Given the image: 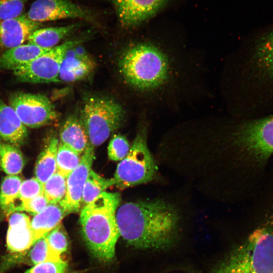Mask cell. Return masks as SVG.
<instances>
[{
	"label": "cell",
	"instance_id": "cell-33",
	"mask_svg": "<svg viewBox=\"0 0 273 273\" xmlns=\"http://www.w3.org/2000/svg\"><path fill=\"white\" fill-rule=\"evenodd\" d=\"M49 204L43 194H41L22 204L20 212L26 211L35 215L44 210Z\"/></svg>",
	"mask_w": 273,
	"mask_h": 273
},
{
	"label": "cell",
	"instance_id": "cell-3",
	"mask_svg": "<svg viewBox=\"0 0 273 273\" xmlns=\"http://www.w3.org/2000/svg\"><path fill=\"white\" fill-rule=\"evenodd\" d=\"M118 66L125 82L142 92L162 91L171 82L174 74L169 55L149 42L126 48L119 58Z\"/></svg>",
	"mask_w": 273,
	"mask_h": 273
},
{
	"label": "cell",
	"instance_id": "cell-13",
	"mask_svg": "<svg viewBox=\"0 0 273 273\" xmlns=\"http://www.w3.org/2000/svg\"><path fill=\"white\" fill-rule=\"evenodd\" d=\"M96 63L85 49L79 44L66 51L59 74V81L74 82L88 77L94 70Z\"/></svg>",
	"mask_w": 273,
	"mask_h": 273
},
{
	"label": "cell",
	"instance_id": "cell-5",
	"mask_svg": "<svg viewBox=\"0 0 273 273\" xmlns=\"http://www.w3.org/2000/svg\"><path fill=\"white\" fill-rule=\"evenodd\" d=\"M79 116L90 144H102L122 123L125 112L116 100L107 97L89 96L84 99Z\"/></svg>",
	"mask_w": 273,
	"mask_h": 273
},
{
	"label": "cell",
	"instance_id": "cell-19",
	"mask_svg": "<svg viewBox=\"0 0 273 273\" xmlns=\"http://www.w3.org/2000/svg\"><path fill=\"white\" fill-rule=\"evenodd\" d=\"M67 215L59 204H49L44 210L34 215L31 220V227L34 243L60 224Z\"/></svg>",
	"mask_w": 273,
	"mask_h": 273
},
{
	"label": "cell",
	"instance_id": "cell-23",
	"mask_svg": "<svg viewBox=\"0 0 273 273\" xmlns=\"http://www.w3.org/2000/svg\"><path fill=\"white\" fill-rule=\"evenodd\" d=\"M1 167L8 175H17L22 171L25 165L24 156L14 145L0 141Z\"/></svg>",
	"mask_w": 273,
	"mask_h": 273
},
{
	"label": "cell",
	"instance_id": "cell-25",
	"mask_svg": "<svg viewBox=\"0 0 273 273\" xmlns=\"http://www.w3.org/2000/svg\"><path fill=\"white\" fill-rule=\"evenodd\" d=\"M81 158L74 150L59 143L56 155L57 171L67 177L79 164Z\"/></svg>",
	"mask_w": 273,
	"mask_h": 273
},
{
	"label": "cell",
	"instance_id": "cell-27",
	"mask_svg": "<svg viewBox=\"0 0 273 273\" xmlns=\"http://www.w3.org/2000/svg\"><path fill=\"white\" fill-rule=\"evenodd\" d=\"M30 249L29 257L33 265L61 259L60 255L51 249L46 237L38 240Z\"/></svg>",
	"mask_w": 273,
	"mask_h": 273
},
{
	"label": "cell",
	"instance_id": "cell-1",
	"mask_svg": "<svg viewBox=\"0 0 273 273\" xmlns=\"http://www.w3.org/2000/svg\"><path fill=\"white\" fill-rule=\"evenodd\" d=\"M116 221L120 236L130 246L163 250L177 238L180 215L174 205L156 199L123 204L117 210Z\"/></svg>",
	"mask_w": 273,
	"mask_h": 273
},
{
	"label": "cell",
	"instance_id": "cell-26",
	"mask_svg": "<svg viewBox=\"0 0 273 273\" xmlns=\"http://www.w3.org/2000/svg\"><path fill=\"white\" fill-rule=\"evenodd\" d=\"M67 177L55 172L44 184L43 194L49 204H59L65 196Z\"/></svg>",
	"mask_w": 273,
	"mask_h": 273
},
{
	"label": "cell",
	"instance_id": "cell-8",
	"mask_svg": "<svg viewBox=\"0 0 273 273\" xmlns=\"http://www.w3.org/2000/svg\"><path fill=\"white\" fill-rule=\"evenodd\" d=\"M9 105L14 110L23 124L30 128L49 124L58 116L52 101L42 94L14 93L9 98Z\"/></svg>",
	"mask_w": 273,
	"mask_h": 273
},
{
	"label": "cell",
	"instance_id": "cell-20",
	"mask_svg": "<svg viewBox=\"0 0 273 273\" xmlns=\"http://www.w3.org/2000/svg\"><path fill=\"white\" fill-rule=\"evenodd\" d=\"M79 24L63 26L39 28L35 30L27 40L28 43L51 49L57 46L63 39L73 33L79 27Z\"/></svg>",
	"mask_w": 273,
	"mask_h": 273
},
{
	"label": "cell",
	"instance_id": "cell-6",
	"mask_svg": "<svg viewBox=\"0 0 273 273\" xmlns=\"http://www.w3.org/2000/svg\"><path fill=\"white\" fill-rule=\"evenodd\" d=\"M146 130L136 135L127 155L118 164L114 185L120 189L146 183L156 176L157 167L147 143Z\"/></svg>",
	"mask_w": 273,
	"mask_h": 273
},
{
	"label": "cell",
	"instance_id": "cell-34",
	"mask_svg": "<svg viewBox=\"0 0 273 273\" xmlns=\"http://www.w3.org/2000/svg\"><path fill=\"white\" fill-rule=\"evenodd\" d=\"M212 273H237L224 260Z\"/></svg>",
	"mask_w": 273,
	"mask_h": 273
},
{
	"label": "cell",
	"instance_id": "cell-4",
	"mask_svg": "<svg viewBox=\"0 0 273 273\" xmlns=\"http://www.w3.org/2000/svg\"><path fill=\"white\" fill-rule=\"evenodd\" d=\"M120 201L117 193L104 192L81 210L79 222L82 238L92 254L109 262L115 257L120 237L116 211Z\"/></svg>",
	"mask_w": 273,
	"mask_h": 273
},
{
	"label": "cell",
	"instance_id": "cell-15",
	"mask_svg": "<svg viewBox=\"0 0 273 273\" xmlns=\"http://www.w3.org/2000/svg\"><path fill=\"white\" fill-rule=\"evenodd\" d=\"M6 243L12 253L25 252L34 244L31 220L27 215L17 212L9 216Z\"/></svg>",
	"mask_w": 273,
	"mask_h": 273
},
{
	"label": "cell",
	"instance_id": "cell-18",
	"mask_svg": "<svg viewBox=\"0 0 273 273\" xmlns=\"http://www.w3.org/2000/svg\"><path fill=\"white\" fill-rule=\"evenodd\" d=\"M49 50L28 43L11 48L0 55V70L13 71Z\"/></svg>",
	"mask_w": 273,
	"mask_h": 273
},
{
	"label": "cell",
	"instance_id": "cell-35",
	"mask_svg": "<svg viewBox=\"0 0 273 273\" xmlns=\"http://www.w3.org/2000/svg\"><path fill=\"white\" fill-rule=\"evenodd\" d=\"M1 168V162H0V168Z\"/></svg>",
	"mask_w": 273,
	"mask_h": 273
},
{
	"label": "cell",
	"instance_id": "cell-32",
	"mask_svg": "<svg viewBox=\"0 0 273 273\" xmlns=\"http://www.w3.org/2000/svg\"><path fill=\"white\" fill-rule=\"evenodd\" d=\"M67 268V262L60 259L36 264L24 273H66Z\"/></svg>",
	"mask_w": 273,
	"mask_h": 273
},
{
	"label": "cell",
	"instance_id": "cell-17",
	"mask_svg": "<svg viewBox=\"0 0 273 273\" xmlns=\"http://www.w3.org/2000/svg\"><path fill=\"white\" fill-rule=\"evenodd\" d=\"M60 138L61 143L82 155L89 141L78 112L66 119L60 129Z\"/></svg>",
	"mask_w": 273,
	"mask_h": 273
},
{
	"label": "cell",
	"instance_id": "cell-7",
	"mask_svg": "<svg viewBox=\"0 0 273 273\" xmlns=\"http://www.w3.org/2000/svg\"><path fill=\"white\" fill-rule=\"evenodd\" d=\"M82 39L70 40L59 44L26 65L13 70L20 81L34 83L58 82L61 65L66 51L80 44Z\"/></svg>",
	"mask_w": 273,
	"mask_h": 273
},
{
	"label": "cell",
	"instance_id": "cell-28",
	"mask_svg": "<svg viewBox=\"0 0 273 273\" xmlns=\"http://www.w3.org/2000/svg\"><path fill=\"white\" fill-rule=\"evenodd\" d=\"M43 184L35 177L22 181L18 197L19 203L18 212H20L22 204L43 194Z\"/></svg>",
	"mask_w": 273,
	"mask_h": 273
},
{
	"label": "cell",
	"instance_id": "cell-16",
	"mask_svg": "<svg viewBox=\"0 0 273 273\" xmlns=\"http://www.w3.org/2000/svg\"><path fill=\"white\" fill-rule=\"evenodd\" d=\"M27 136V128L14 110L0 99V141L18 147Z\"/></svg>",
	"mask_w": 273,
	"mask_h": 273
},
{
	"label": "cell",
	"instance_id": "cell-30",
	"mask_svg": "<svg viewBox=\"0 0 273 273\" xmlns=\"http://www.w3.org/2000/svg\"><path fill=\"white\" fill-rule=\"evenodd\" d=\"M60 224L46 237L51 249L61 256L62 253L67 250L68 241L66 233Z\"/></svg>",
	"mask_w": 273,
	"mask_h": 273
},
{
	"label": "cell",
	"instance_id": "cell-11",
	"mask_svg": "<svg viewBox=\"0 0 273 273\" xmlns=\"http://www.w3.org/2000/svg\"><path fill=\"white\" fill-rule=\"evenodd\" d=\"M94 148L89 143L79 164L67 177L66 195L59 204L67 215L78 212L80 209L83 187L94 159Z\"/></svg>",
	"mask_w": 273,
	"mask_h": 273
},
{
	"label": "cell",
	"instance_id": "cell-21",
	"mask_svg": "<svg viewBox=\"0 0 273 273\" xmlns=\"http://www.w3.org/2000/svg\"><path fill=\"white\" fill-rule=\"evenodd\" d=\"M22 183L17 175H8L2 180L0 187V208L7 216L17 212L18 194Z\"/></svg>",
	"mask_w": 273,
	"mask_h": 273
},
{
	"label": "cell",
	"instance_id": "cell-10",
	"mask_svg": "<svg viewBox=\"0 0 273 273\" xmlns=\"http://www.w3.org/2000/svg\"><path fill=\"white\" fill-rule=\"evenodd\" d=\"M25 15L29 19L39 23L68 18L89 21L95 19L92 11L69 0H36Z\"/></svg>",
	"mask_w": 273,
	"mask_h": 273
},
{
	"label": "cell",
	"instance_id": "cell-22",
	"mask_svg": "<svg viewBox=\"0 0 273 273\" xmlns=\"http://www.w3.org/2000/svg\"><path fill=\"white\" fill-rule=\"evenodd\" d=\"M59 144L57 139L51 138L36 161L34 174L43 184L57 171L56 155Z\"/></svg>",
	"mask_w": 273,
	"mask_h": 273
},
{
	"label": "cell",
	"instance_id": "cell-9",
	"mask_svg": "<svg viewBox=\"0 0 273 273\" xmlns=\"http://www.w3.org/2000/svg\"><path fill=\"white\" fill-rule=\"evenodd\" d=\"M248 68L251 79L259 89L273 92V25L256 40Z\"/></svg>",
	"mask_w": 273,
	"mask_h": 273
},
{
	"label": "cell",
	"instance_id": "cell-29",
	"mask_svg": "<svg viewBox=\"0 0 273 273\" xmlns=\"http://www.w3.org/2000/svg\"><path fill=\"white\" fill-rule=\"evenodd\" d=\"M130 149V145L125 136L119 134H115L108 147V157L113 161H121L127 155Z\"/></svg>",
	"mask_w": 273,
	"mask_h": 273
},
{
	"label": "cell",
	"instance_id": "cell-14",
	"mask_svg": "<svg viewBox=\"0 0 273 273\" xmlns=\"http://www.w3.org/2000/svg\"><path fill=\"white\" fill-rule=\"evenodd\" d=\"M41 26V23L29 19L25 14L14 18L0 20V51L4 52L24 44Z\"/></svg>",
	"mask_w": 273,
	"mask_h": 273
},
{
	"label": "cell",
	"instance_id": "cell-24",
	"mask_svg": "<svg viewBox=\"0 0 273 273\" xmlns=\"http://www.w3.org/2000/svg\"><path fill=\"white\" fill-rule=\"evenodd\" d=\"M113 185V178H105L91 169L83 187L82 203L85 205L88 204Z\"/></svg>",
	"mask_w": 273,
	"mask_h": 273
},
{
	"label": "cell",
	"instance_id": "cell-12",
	"mask_svg": "<svg viewBox=\"0 0 273 273\" xmlns=\"http://www.w3.org/2000/svg\"><path fill=\"white\" fill-rule=\"evenodd\" d=\"M114 5L121 25L130 28L151 18L168 0H110Z\"/></svg>",
	"mask_w": 273,
	"mask_h": 273
},
{
	"label": "cell",
	"instance_id": "cell-2",
	"mask_svg": "<svg viewBox=\"0 0 273 273\" xmlns=\"http://www.w3.org/2000/svg\"><path fill=\"white\" fill-rule=\"evenodd\" d=\"M231 146L250 198L260 186L273 158V115L239 123L232 133Z\"/></svg>",
	"mask_w": 273,
	"mask_h": 273
},
{
	"label": "cell",
	"instance_id": "cell-31",
	"mask_svg": "<svg viewBox=\"0 0 273 273\" xmlns=\"http://www.w3.org/2000/svg\"><path fill=\"white\" fill-rule=\"evenodd\" d=\"M28 0H0V20L14 18L22 15Z\"/></svg>",
	"mask_w": 273,
	"mask_h": 273
}]
</instances>
